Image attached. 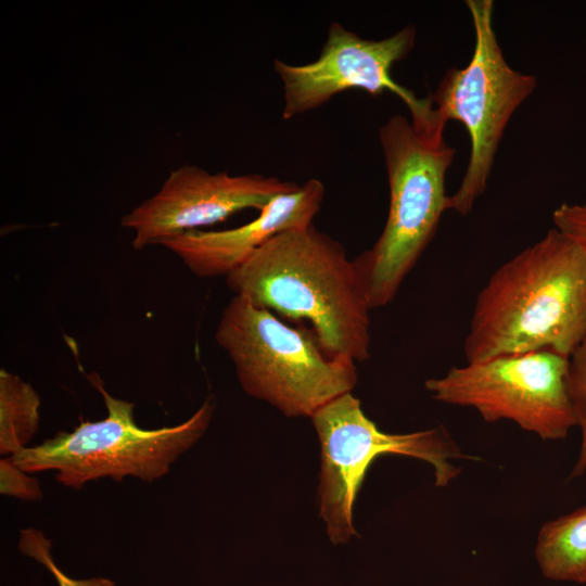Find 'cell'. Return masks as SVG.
Instances as JSON below:
<instances>
[{
  "mask_svg": "<svg viewBox=\"0 0 586 586\" xmlns=\"http://www.w3.org/2000/svg\"><path fill=\"white\" fill-rule=\"evenodd\" d=\"M535 558L549 579L586 583V505L542 525Z\"/></svg>",
  "mask_w": 586,
  "mask_h": 586,
  "instance_id": "12",
  "label": "cell"
},
{
  "mask_svg": "<svg viewBox=\"0 0 586 586\" xmlns=\"http://www.w3.org/2000/svg\"><path fill=\"white\" fill-rule=\"evenodd\" d=\"M298 186L276 177L211 174L184 165L171 170L161 189L126 214L120 225L133 231L132 247L142 250L246 208L260 211L273 198Z\"/></svg>",
  "mask_w": 586,
  "mask_h": 586,
  "instance_id": "10",
  "label": "cell"
},
{
  "mask_svg": "<svg viewBox=\"0 0 586 586\" xmlns=\"http://www.w3.org/2000/svg\"><path fill=\"white\" fill-rule=\"evenodd\" d=\"M323 196L324 186L311 178L273 198L245 225L220 231L192 230L160 244L176 254L196 277H227L277 234L313 225Z\"/></svg>",
  "mask_w": 586,
  "mask_h": 586,
  "instance_id": "11",
  "label": "cell"
},
{
  "mask_svg": "<svg viewBox=\"0 0 586 586\" xmlns=\"http://www.w3.org/2000/svg\"><path fill=\"white\" fill-rule=\"evenodd\" d=\"M568 362L550 351L504 355L454 366L424 386L434 400L472 408L486 422L511 421L543 441H559L576 426Z\"/></svg>",
  "mask_w": 586,
  "mask_h": 586,
  "instance_id": "8",
  "label": "cell"
},
{
  "mask_svg": "<svg viewBox=\"0 0 586 586\" xmlns=\"http://www.w3.org/2000/svg\"><path fill=\"white\" fill-rule=\"evenodd\" d=\"M91 383L102 394L107 415L98 421H81L71 432H59L41 444L12 456L28 473L54 471L55 480L71 488L110 477L127 476L153 482L205 433L215 404L207 398L184 422L158 429H142L135 420V404L113 397L100 380Z\"/></svg>",
  "mask_w": 586,
  "mask_h": 586,
  "instance_id": "5",
  "label": "cell"
},
{
  "mask_svg": "<svg viewBox=\"0 0 586 586\" xmlns=\"http://www.w3.org/2000/svg\"><path fill=\"white\" fill-rule=\"evenodd\" d=\"M415 42L413 25L373 40L358 36L337 22L331 23L327 40L314 62L295 65L273 61V69L283 86V119L318 109L349 89H361L371 95L390 91L407 105L411 117L429 113L433 107L430 98H417L391 74L393 65L409 54Z\"/></svg>",
  "mask_w": 586,
  "mask_h": 586,
  "instance_id": "9",
  "label": "cell"
},
{
  "mask_svg": "<svg viewBox=\"0 0 586 586\" xmlns=\"http://www.w3.org/2000/svg\"><path fill=\"white\" fill-rule=\"evenodd\" d=\"M226 283L258 307L307 321L329 358H369L371 308L358 269L339 241L313 225L270 239Z\"/></svg>",
  "mask_w": 586,
  "mask_h": 586,
  "instance_id": "2",
  "label": "cell"
},
{
  "mask_svg": "<svg viewBox=\"0 0 586 586\" xmlns=\"http://www.w3.org/2000/svg\"><path fill=\"white\" fill-rule=\"evenodd\" d=\"M585 586H586V583H585Z\"/></svg>",
  "mask_w": 586,
  "mask_h": 586,
  "instance_id": "18",
  "label": "cell"
},
{
  "mask_svg": "<svg viewBox=\"0 0 586 586\" xmlns=\"http://www.w3.org/2000/svg\"><path fill=\"white\" fill-rule=\"evenodd\" d=\"M18 548L49 570L59 586H115L113 581L105 577L76 579L66 575L52 558L50 539L34 527L21 530Z\"/></svg>",
  "mask_w": 586,
  "mask_h": 586,
  "instance_id": "15",
  "label": "cell"
},
{
  "mask_svg": "<svg viewBox=\"0 0 586 586\" xmlns=\"http://www.w3.org/2000/svg\"><path fill=\"white\" fill-rule=\"evenodd\" d=\"M566 391L581 431V445L570 479L582 476L586 471V336L569 356Z\"/></svg>",
  "mask_w": 586,
  "mask_h": 586,
  "instance_id": "14",
  "label": "cell"
},
{
  "mask_svg": "<svg viewBox=\"0 0 586 586\" xmlns=\"http://www.w3.org/2000/svg\"><path fill=\"white\" fill-rule=\"evenodd\" d=\"M586 336V252L552 228L501 264L479 291L467 362L538 351L569 357Z\"/></svg>",
  "mask_w": 586,
  "mask_h": 586,
  "instance_id": "1",
  "label": "cell"
},
{
  "mask_svg": "<svg viewBox=\"0 0 586 586\" xmlns=\"http://www.w3.org/2000/svg\"><path fill=\"white\" fill-rule=\"evenodd\" d=\"M242 388L286 417H309L357 382L355 361L329 358L315 336L233 295L215 333Z\"/></svg>",
  "mask_w": 586,
  "mask_h": 586,
  "instance_id": "4",
  "label": "cell"
},
{
  "mask_svg": "<svg viewBox=\"0 0 586 586\" xmlns=\"http://www.w3.org/2000/svg\"><path fill=\"white\" fill-rule=\"evenodd\" d=\"M474 29L469 63L448 69L430 97L444 120L460 122L470 138V155L448 211L468 215L485 192L498 145L519 106L536 88V77L513 69L502 53L493 25L492 0H468Z\"/></svg>",
  "mask_w": 586,
  "mask_h": 586,
  "instance_id": "6",
  "label": "cell"
},
{
  "mask_svg": "<svg viewBox=\"0 0 586 586\" xmlns=\"http://www.w3.org/2000/svg\"><path fill=\"white\" fill-rule=\"evenodd\" d=\"M40 397L18 375L0 370V454L12 457L29 447L39 429Z\"/></svg>",
  "mask_w": 586,
  "mask_h": 586,
  "instance_id": "13",
  "label": "cell"
},
{
  "mask_svg": "<svg viewBox=\"0 0 586 586\" xmlns=\"http://www.w3.org/2000/svg\"><path fill=\"white\" fill-rule=\"evenodd\" d=\"M0 492L22 500H38L42 496L39 480L28 475L12 457L0 460Z\"/></svg>",
  "mask_w": 586,
  "mask_h": 586,
  "instance_id": "16",
  "label": "cell"
},
{
  "mask_svg": "<svg viewBox=\"0 0 586 586\" xmlns=\"http://www.w3.org/2000/svg\"><path fill=\"white\" fill-rule=\"evenodd\" d=\"M436 112L423 118L397 114L379 128L390 190L384 228L354 259L371 309L388 305L434 238L448 211L446 173L455 149Z\"/></svg>",
  "mask_w": 586,
  "mask_h": 586,
  "instance_id": "3",
  "label": "cell"
},
{
  "mask_svg": "<svg viewBox=\"0 0 586 586\" xmlns=\"http://www.w3.org/2000/svg\"><path fill=\"white\" fill-rule=\"evenodd\" d=\"M311 421L321 447L320 517L334 544L346 543L355 535V499L367 470L379 456L398 454L428 462L437 487L447 486L460 474L453 460H477L463 453L442 424L406 434L381 431L352 392L326 404Z\"/></svg>",
  "mask_w": 586,
  "mask_h": 586,
  "instance_id": "7",
  "label": "cell"
},
{
  "mask_svg": "<svg viewBox=\"0 0 586 586\" xmlns=\"http://www.w3.org/2000/svg\"><path fill=\"white\" fill-rule=\"evenodd\" d=\"M555 228L586 252V203H562L552 212Z\"/></svg>",
  "mask_w": 586,
  "mask_h": 586,
  "instance_id": "17",
  "label": "cell"
}]
</instances>
